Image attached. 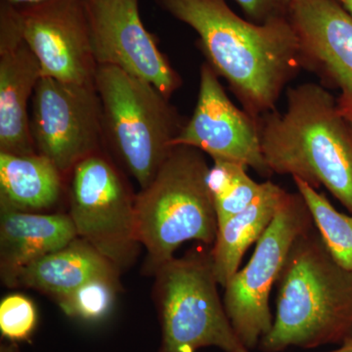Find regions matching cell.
<instances>
[{"instance_id":"cell-1","label":"cell","mask_w":352,"mask_h":352,"mask_svg":"<svg viewBox=\"0 0 352 352\" xmlns=\"http://www.w3.org/2000/svg\"><path fill=\"white\" fill-rule=\"evenodd\" d=\"M198 34L207 63L226 78L245 112L258 120L275 111L287 83L303 67L300 41L289 18L256 24L226 0H157Z\"/></svg>"},{"instance_id":"cell-2","label":"cell","mask_w":352,"mask_h":352,"mask_svg":"<svg viewBox=\"0 0 352 352\" xmlns=\"http://www.w3.org/2000/svg\"><path fill=\"white\" fill-rule=\"evenodd\" d=\"M268 170L325 187L352 214V131L338 100L314 82L289 87L287 108L258 119Z\"/></svg>"},{"instance_id":"cell-3","label":"cell","mask_w":352,"mask_h":352,"mask_svg":"<svg viewBox=\"0 0 352 352\" xmlns=\"http://www.w3.org/2000/svg\"><path fill=\"white\" fill-rule=\"evenodd\" d=\"M276 314L263 352L312 349L352 339V271L331 256L314 226L298 238L277 281Z\"/></svg>"},{"instance_id":"cell-4","label":"cell","mask_w":352,"mask_h":352,"mask_svg":"<svg viewBox=\"0 0 352 352\" xmlns=\"http://www.w3.org/2000/svg\"><path fill=\"white\" fill-rule=\"evenodd\" d=\"M210 168L200 150L175 146L135 196L138 240L147 252L145 274L154 276L187 241L214 244L219 224L208 185Z\"/></svg>"},{"instance_id":"cell-5","label":"cell","mask_w":352,"mask_h":352,"mask_svg":"<svg viewBox=\"0 0 352 352\" xmlns=\"http://www.w3.org/2000/svg\"><path fill=\"white\" fill-rule=\"evenodd\" d=\"M95 87L105 142L144 189L170 156L184 124L163 92L116 67H97Z\"/></svg>"},{"instance_id":"cell-6","label":"cell","mask_w":352,"mask_h":352,"mask_svg":"<svg viewBox=\"0 0 352 352\" xmlns=\"http://www.w3.org/2000/svg\"><path fill=\"white\" fill-rule=\"evenodd\" d=\"M153 296L161 328L157 352H197L217 347L248 351L231 325L220 298L212 252H189L155 273Z\"/></svg>"},{"instance_id":"cell-7","label":"cell","mask_w":352,"mask_h":352,"mask_svg":"<svg viewBox=\"0 0 352 352\" xmlns=\"http://www.w3.org/2000/svg\"><path fill=\"white\" fill-rule=\"evenodd\" d=\"M314 226L300 193H287L267 230L256 243L249 263L224 287L223 305L243 346L256 349L273 324L270 298L292 247Z\"/></svg>"},{"instance_id":"cell-8","label":"cell","mask_w":352,"mask_h":352,"mask_svg":"<svg viewBox=\"0 0 352 352\" xmlns=\"http://www.w3.org/2000/svg\"><path fill=\"white\" fill-rule=\"evenodd\" d=\"M69 217L78 237L120 271L135 263L140 242L135 196L117 166L103 153L83 160L71 173Z\"/></svg>"},{"instance_id":"cell-9","label":"cell","mask_w":352,"mask_h":352,"mask_svg":"<svg viewBox=\"0 0 352 352\" xmlns=\"http://www.w3.org/2000/svg\"><path fill=\"white\" fill-rule=\"evenodd\" d=\"M31 131L38 154L63 175L101 151L103 112L95 83L78 85L43 76L32 98Z\"/></svg>"},{"instance_id":"cell-10","label":"cell","mask_w":352,"mask_h":352,"mask_svg":"<svg viewBox=\"0 0 352 352\" xmlns=\"http://www.w3.org/2000/svg\"><path fill=\"white\" fill-rule=\"evenodd\" d=\"M94 59L156 87L166 97L182 85V78L146 30L139 0H85Z\"/></svg>"},{"instance_id":"cell-11","label":"cell","mask_w":352,"mask_h":352,"mask_svg":"<svg viewBox=\"0 0 352 352\" xmlns=\"http://www.w3.org/2000/svg\"><path fill=\"white\" fill-rule=\"evenodd\" d=\"M16 6L23 38L38 58L43 76L78 85L95 83L98 65L85 0Z\"/></svg>"},{"instance_id":"cell-12","label":"cell","mask_w":352,"mask_h":352,"mask_svg":"<svg viewBox=\"0 0 352 352\" xmlns=\"http://www.w3.org/2000/svg\"><path fill=\"white\" fill-rule=\"evenodd\" d=\"M208 63L201 65L195 110L173 140L175 146H189L212 160L244 164L270 175L261 152L258 120L236 107Z\"/></svg>"},{"instance_id":"cell-13","label":"cell","mask_w":352,"mask_h":352,"mask_svg":"<svg viewBox=\"0 0 352 352\" xmlns=\"http://www.w3.org/2000/svg\"><path fill=\"white\" fill-rule=\"evenodd\" d=\"M41 75L38 58L21 32L17 6L0 3V152H36L28 113Z\"/></svg>"},{"instance_id":"cell-14","label":"cell","mask_w":352,"mask_h":352,"mask_svg":"<svg viewBox=\"0 0 352 352\" xmlns=\"http://www.w3.org/2000/svg\"><path fill=\"white\" fill-rule=\"evenodd\" d=\"M289 19L300 41L303 67L340 90L352 104V16L337 0H293Z\"/></svg>"},{"instance_id":"cell-15","label":"cell","mask_w":352,"mask_h":352,"mask_svg":"<svg viewBox=\"0 0 352 352\" xmlns=\"http://www.w3.org/2000/svg\"><path fill=\"white\" fill-rule=\"evenodd\" d=\"M78 237L69 214L22 212L0 206V276L17 288L30 264L62 249Z\"/></svg>"},{"instance_id":"cell-16","label":"cell","mask_w":352,"mask_h":352,"mask_svg":"<svg viewBox=\"0 0 352 352\" xmlns=\"http://www.w3.org/2000/svg\"><path fill=\"white\" fill-rule=\"evenodd\" d=\"M122 271L89 243L76 237L62 249L39 258L25 268L17 287H25L52 296L55 300L98 278L120 280Z\"/></svg>"},{"instance_id":"cell-17","label":"cell","mask_w":352,"mask_h":352,"mask_svg":"<svg viewBox=\"0 0 352 352\" xmlns=\"http://www.w3.org/2000/svg\"><path fill=\"white\" fill-rule=\"evenodd\" d=\"M287 193L273 182H263L261 193L251 205L219 227L210 252L215 278L221 288L239 270L247 250L267 230Z\"/></svg>"},{"instance_id":"cell-18","label":"cell","mask_w":352,"mask_h":352,"mask_svg":"<svg viewBox=\"0 0 352 352\" xmlns=\"http://www.w3.org/2000/svg\"><path fill=\"white\" fill-rule=\"evenodd\" d=\"M63 173L43 155L0 152V206L34 212L53 207L61 197Z\"/></svg>"},{"instance_id":"cell-19","label":"cell","mask_w":352,"mask_h":352,"mask_svg":"<svg viewBox=\"0 0 352 352\" xmlns=\"http://www.w3.org/2000/svg\"><path fill=\"white\" fill-rule=\"evenodd\" d=\"M248 166L236 162L214 160L208 175V185L214 201L219 228L251 205L263 187L247 173Z\"/></svg>"},{"instance_id":"cell-20","label":"cell","mask_w":352,"mask_h":352,"mask_svg":"<svg viewBox=\"0 0 352 352\" xmlns=\"http://www.w3.org/2000/svg\"><path fill=\"white\" fill-rule=\"evenodd\" d=\"M293 179L331 256L340 266L352 271V214L338 212L317 189L300 178Z\"/></svg>"},{"instance_id":"cell-21","label":"cell","mask_w":352,"mask_h":352,"mask_svg":"<svg viewBox=\"0 0 352 352\" xmlns=\"http://www.w3.org/2000/svg\"><path fill=\"white\" fill-rule=\"evenodd\" d=\"M120 289V280L98 278L60 298L57 303L67 316L94 323L108 316Z\"/></svg>"},{"instance_id":"cell-22","label":"cell","mask_w":352,"mask_h":352,"mask_svg":"<svg viewBox=\"0 0 352 352\" xmlns=\"http://www.w3.org/2000/svg\"><path fill=\"white\" fill-rule=\"evenodd\" d=\"M36 325L38 311L28 296L13 294L0 302V333L4 339L12 342L28 340Z\"/></svg>"},{"instance_id":"cell-23","label":"cell","mask_w":352,"mask_h":352,"mask_svg":"<svg viewBox=\"0 0 352 352\" xmlns=\"http://www.w3.org/2000/svg\"><path fill=\"white\" fill-rule=\"evenodd\" d=\"M256 24L289 18L293 0H235Z\"/></svg>"},{"instance_id":"cell-24","label":"cell","mask_w":352,"mask_h":352,"mask_svg":"<svg viewBox=\"0 0 352 352\" xmlns=\"http://www.w3.org/2000/svg\"><path fill=\"white\" fill-rule=\"evenodd\" d=\"M338 104H339L340 113L344 116L352 131V104L351 105H349V104H340L339 102H338Z\"/></svg>"},{"instance_id":"cell-25","label":"cell","mask_w":352,"mask_h":352,"mask_svg":"<svg viewBox=\"0 0 352 352\" xmlns=\"http://www.w3.org/2000/svg\"><path fill=\"white\" fill-rule=\"evenodd\" d=\"M328 352H352V339L347 340L344 344H340L339 349Z\"/></svg>"},{"instance_id":"cell-26","label":"cell","mask_w":352,"mask_h":352,"mask_svg":"<svg viewBox=\"0 0 352 352\" xmlns=\"http://www.w3.org/2000/svg\"><path fill=\"white\" fill-rule=\"evenodd\" d=\"M16 342H10V344H1L0 347V352H19Z\"/></svg>"},{"instance_id":"cell-27","label":"cell","mask_w":352,"mask_h":352,"mask_svg":"<svg viewBox=\"0 0 352 352\" xmlns=\"http://www.w3.org/2000/svg\"><path fill=\"white\" fill-rule=\"evenodd\" d=\"M14 6H25V4L38 3V2L45 1V0H6Z\"/></svg>"},{"instance_id":"cell-28","label":"cell","mask_w":352,"mask_h":352,"mask_svg":"<svg viewBox=\"0 0 352 352\" xmlns=\"http://www.w3.org/2000/svg\"><path fill=\"white\" fill-rule=\"evenodd\" d=\"M342 7L352 16V0H337Z\"/></svg>"},{"instance_id":"cell-29","label":"cell","mask_w":352,"mask_h":352,"mask_svg":"<svg viewBox=\"0 0 352 352\" xmlns=\"http://www.w3.org/2000/svg\"><path fill=\"white\" fill-rule=\"evenodd\" d=\"M243 352H250V351H243Z\"/></svg>"}]
</instances>
